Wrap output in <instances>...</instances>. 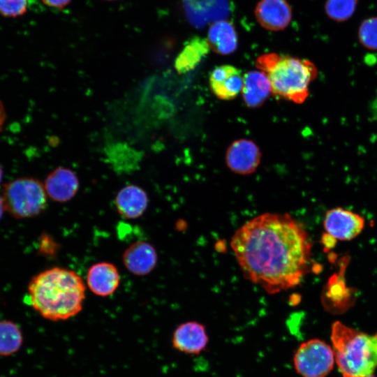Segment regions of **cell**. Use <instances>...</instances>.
<instances>
[{"instance_id": "obj_1", "label": "cell", "mask_w": 377, "mask_h": 377, "mask_svg": "<svg viewBox=\"0 0 377 377\" xmlns=\"http://www.w3.org/2000/svg\"><path fill=\"white\" fill-rule=\"evenodd\" d=\"M230 246L244 276L269 294L299 285L309 270L311 242L288 214L253 218L237 229Z\"/></svg>"}, {"instance_id": "obj_2", "label": "cell", "mask_w": 377, "mask_h": 377, "mask_svg": "<svg viewBox=\"0 0 377 377\" xmlns=\"http://www.w3.org/2000/svg\"><path fill=\"white\" fill-rule=\"evenodd\" d=\"M85 290L78 274L60 267L38 273L28 285L31 306L43 318L54 321L77 315L82 309Z\"/></svg>"}, {"instance_id": "obj_3", "label": "cell", "mask_w": 377, "mask_h": 377, "mask_svg": "<svg viewBox=\"0 0 377 377\" xmlns=\"http://www.w3.org/2000/svg\"><path fill=\"white\" fill-rule=\"evenodd\" d=\"M256 65L268 77L274 94L297 104L308 98L309 86L318 75L310 60L275 52L259 56Z\"/></svg>"}, {"instance_id": "obj_4", "label": "cell", "mask_w": 377, "mask_h": 377, "mask_svg": "<svg viewBox=\"0 0 377 377\" xmlns=\"http://www.w3.org/2000/svg\"><path fill=\"white\" fill-rule=\"evenodd\" d=\"M334 358L342 377H367L377 367V332L368 334L339 321L332 326Z\"/></svg>"}, {"instance_id": "obj_5", "label": "cell", "mask_w": 377, "mask_h": 377, "mask_svg": "<svg viewBox=\"0 0 377 377\" xmlns=\"http://www.w3.org/2000/svg\"><path fill=\"white\" fill-rule=\"evenodd\" d=\"M2 193L5 209L16 219L36 216L47 207L44 185L36 178L15 179L3 186Z\"/></svg>"}, {"instance_id": "obj_6", "label": "cell", "mask_w": 377, "mask_h": 377, "mask_svg": "<svg viewBox=\"0 0 377 377\" xmlns=\"http://www.w3.org/2000/svg\"><path fill=\"white\" fill-rule=\"evenodd\" d=\"M333 349L319 339L302 343L293 355V367L302 377H325L333 369Z\"/></svg>"}, {"instance_id": "obj_7", "label": "cell", "mask_w": 377, "mask_h": 377, "mask_svg": "<svg viewBox=\"0 0 377 377\" xmlns=\"http://www.w3.org/2000/svg\"><path fill=\"white\" fill-rule=\"evenodd\" d=\"M324 228L332 239L348 241L356 237L364 228V219L343 208L328 210L324 219Z\"/></svg>"}, {"instance_id": "obj_8", "label": "cell", "mask_w": 377, "mask_h": 377, "mask_svg": "<svg viewBox=\"0 0 377 377\" xmlns=\"http://www.w3.org/2000/svg\"><path fill=\"white\" fill-rule=\"evenodd\" d=\"M261 153L258 145L247 139L234 141L228 148L226 161L232 172L239 175H249L258 167Z\"/></svg>"}, {"instance_id": "obj_9", "label": "cell", "mask_w": 377, "mask_h": 377, "mask_svg": "<svg viewBox=\"0 0 377 377\" xmlns=\"http://www.w3.org/2000/svg\"><path fill=\"white\" fill-rule=\"evenodd\" d=\"M209 336L205 326L197 321H187L175 330L172 343L177 350L188 355H198L207 346Z\"/></svg>"}, {"instance_id": "obj_10", "label": "cell", "mask_w": 377, "mask_h": 377, "mask_svg": "<svg viewBox=\"0 0 377 377\" xmlns=\"http://www.w3.org/2000/svg\"><path fill=\"white\" fill-rule=\"evenodd\" d=\"M254 15L262 27L277 31L289 25L293 11L287 0H260L256 6Z\"/></svg>"}, {"instance_id": "obj_11", "label": "cell", "mask_w": 377, "mask_h": 377, "mask_svg": "<svg viewBox=\"0 0 377 377\" xmlns=\"http://www.w3.org/2000/svg\"><path fill=\"white\" fill-rule=\"evenodd\" d=\"M209 87L219 99L228 101L242 91L244 75L237 67L224 64L216 66L209 74Z\"/></svg>"}, {"instance_id": "obj_12", "label": "cell", "mask_w": 377, "mask_h": 377, "mask_svg": "<svg viewBox=\"0 0 377 377\" xmlns=\"http://www.w3.org/2000/svg\"><path fill=\"white\" fill-rule=\"evenodd\" d=\"M44 188L47 197L58 202H66L75 197L80 187L76 174L71 169L59 167L45 178Z\"/></svg>"}, {"instance_id": "obj_13", "label": "cell", "mask_w": 377, "mask_h": 377, "mask_svg": "<svg viewBox=\"0 0 377 377\" xmlns=\"http://www.w3.org/2000/svg\"><path fill=\"white\" fill-rule=\"evenodd\" d=\"M124 267L135 276H145L152 272L158 262V254L149 242L140 240L131 244L124 252Z\"/></svg>"}, {"instance_id": "obj_14", "label": "cell", "mask_w": 377, "mask_h": 377, "mask_svg": "<svg viewBox=\"0 0 377 377\" xmlns=\"http://www.w3.org/2000/svg\"><path fill=\"white\" fill-rule=\"evenodd\" d=\"M87 285L91 292L100 297L112 295L120 283V274L117 267L109 262H99L88 269Z\"/></svg>"}, {"instance_id": "obj_15", "label": "cell", "mask_w": 377, "mask_h": 377, "mask_svg": "<svg viewBox=\"0 0 377 377\" xmlns=\"http://www.w3.org/2000/svg\"><path fill=\"white\" fill-rule=\"evenodd\" d=\"M149 198L146 191L137 185H127L117 193L114 205L118 213L124 219L140 217L147 210Z\"/></svg>"}, {"instance_id": "obj_16", "label": "cell", "mask_w": 377, "mask_h": 377, "mask_svg": "<svg viewBox=\"0 0 377 377\" xmlns=\"http://www.w3.org/2000/svg\"><path fill=\"white\" fill-rule=\"evenodd\" d=\"M206 39L210 49L219 54H232L237 47L238 37L235 27L228 20H219L212 23Z\"/></svg>"}, {"instance_id": "obj_17", "label": "cell", "mask_w": 377, "mask_h": 377, "mask_svg": "<svg viewBox=\"0 0 377 377\" xmlns=\"http://www.w3.org/2000/svg\"><path fill=\"white\" fill-rule=\"evenodd\" d=\"M242 94L244 103L251 108L262 105L272 92L271 83L262 71H250L244 75Z\"/></svg>"}, {"instance_id": "obj_18", "label": "cell", "mask_w": 377, "mask_h": 377, "mask_svg": "<svg viewBox=\"0 0 377 377\" xmlns=\"http://www.w3.org/2000/svg\"><path fill=\"white\" fill-rule=\"evenodd\" d=\"M209 50L206 38L200 36L190 38L175 59V70L179 74L193 70L209 53Z\"/></svg>"}, {"instance_id": "obj_19", "label": "cell", "mask_w": 377, "mask_h": 377, "mask_svg": "<svg viewBox=\"0 0 377 377\" xmlns=\"http://www.w3.org/2000/svg\"><path fill=\"white\" fill-rule=\"evenodd\" d=\"M22 343L20 328L9 320L0 321V355H10L17 351Z\"/></svg>"}, {"instance_id": "obj_20", "label": "cell", "mask_w": 377, "mask_h": 377, "mask_svg": "<svg viewBox=\"0 0 377 377\" xmlns=\"http://www.w3.org/2000/svg\"><path fill=\"white\" fill-rule=\"evenodd\" d=\"M357 5V0H326L324 8L330 19L343 22L353 15Z\"/></svg>"}, {"instance_id": "obj_21", "label": "cell", "mask_w": 377, "mask_h": 377, "mask_svg": "<svg viewBox=\"0 0 377 377\" xmlns=\"http://www.w3.org/2000/svg\"><path fill=\"white\" fill-rule=\"evenodd\" d=\"M360 43L365 48L377 50V16L363 20L357 30Z\"/></svg>"}, {"instance_id": "obj_22", "label": "cell", "mask_w": 377, "mask_h": 377, "mask_svg": "<svg viewBox=\"0 0 377 377\" xmlns=\"http://www.w3.org/2000/svg\"><path fill=\"white\" fill-rule=\"evenodd\" d=\"M29 0H0V14L6 17H17L25 14Z\"/></svg>"}, {"instance_id": "obj_23", "label": "cell", "mask_w": 377, "mask_h": 377, "mask_svg": "<svg viewBox=\"0 0 377 377\" xmlns=\"http://www.w3.org/2000/svg\"><path fill=\"white\" fill-rule=\"evenodd\" d=\"M42 2L51 8H62L67 6L71 0H41Z\"/></svg>"}, {"instance_id": "obj_24", "label": "cell", "mask_w": 377, "mask_h": 377, "mask_svg": "<svg viewBox=\"0 0 377 377\" xmlns=\"http://www.w3.org/2000/svg\"><path fill=\"white\" fill-rule=\"evenodd\" d=\"M6 117V114L3 104L0 101V131H1L3 125L5 122Z\"/></svg>"}, {"instance_id": "obj_25", "label": "cell", "mask_w": 377, "mask_h": 377, "mask_svg": "<svg viewBox=\"0 0 377 377\" xmlns=\"http://www.w3.org/2000/svg\"><path fill=\"white\" fill-rule=\"evenodd\" d=\"M5 207L3 201L2 196L0 195V220L2 218L3 212L5 211Z\"/></svg>"}, {"instance_id": "obj_26", "label": "cell", "mask_w": 377, "mask_h": 377, "mask_svg": "<svg viewBox=\"0 0 377 377\" xmlns=\"http://www.w3.org/2000/svg\"><path fill=\"white\" fill-rule=\"evenodd\" d=\"M3 169H2V167L0 164V183L2 181V179H3Z\"/></svg>"}, {"instance_id": "obj_27", "label": "cell", "mask_w": 377, "mask_h": 377, "mask_svg": "<svg viewBox=\"0 0 377 377\" xmlns=\"http://www.w3.org/2000/svg\"><path fill=\"white\" fill-rule=\"evenodd\" d=\"M367 377H376V376H373V375H370V376H367Z\"/></svg>"}, {"instance_id": "obj_28", "label": "cell", "mask_w": 377, "mask_h": 377, "mask_svg": "<svg viewBox=\"0 0 377 377\" xmlns=\"http://www.w3.org/2000/svg\"><path fill=\"white\" fill-rule=\"evenodd\" d=\"M108 1H111V0H108Z\"/></svg>"}]
</instances>
